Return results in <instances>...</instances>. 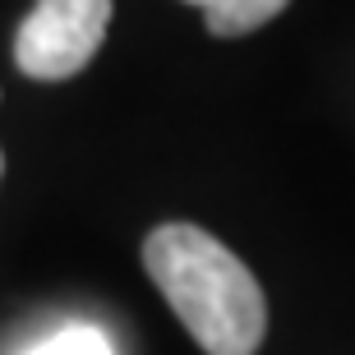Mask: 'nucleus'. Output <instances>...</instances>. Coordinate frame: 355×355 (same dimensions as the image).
<instances>
[{"label":"nucleus","mask_w":355,"mask_h":355,"mask_svg":"<svg viewBox=\"0 0 355 355\" xmlns=\"http://www.w3.org/2000/svg\"><path fill=\"white\" fill-rule=\"evenodd\" d=\"M144 268L208 355L259 351L268 332L263 286L217 236L189 222H166L144 240Z\"/></svg>","instance_id":"f257e3e1"},{"label":"nucleus","mask_w":355,"mask_h":355,"mask_svg":"<svg viewBox=\"0 0 355 355\" xmlns=\"http://www.w3.org/2000/svg\"><path fill=\"white\" fill-rule=\"evenodd\" d=\"M106 28L111 0H37L14 33V60L37 83L74 79L102 51Z\"/></svg>","instance_id":"f03ea898"},{"label":"nucleus","mask_w":355,"mask_h":355,"mask_svg":"<svg viewBox=\"0 0 355 355\" xmlns=\"http://www.w3.org/2000/svg\"><path fill=\"white\" fill-rule=\"evenodd\" d=\"M208 14V28L217 37H245L254 28H263L268 19L286 10L291 0H189Z\"/></svg>","instance_id":"7ed1b4c3"},{"label":"nucleus","mask_w":355,"mask_h":355,"mask_svg":"<svg viewBox=\"0 0 355 355\" xmlns=\"http://www.w3.org/2000/svg\"><path fill=\"white\" fill-rule=\"evenodd\" d=\"M24 355H116V351H111V342H106L102 328H92V323H69V328L42 337L37 346H28Z\"/></svg>","instance_id":"20e7f679"},{"label":"nucleus","mask_w":355,"mask_h":355,"mask_svg":"<svg viewBox=\"0 0 355 355\" xmlns=\"http://www.w3.org/2000/svg\"><path fill=\"white\" fill-rule=\"evenodd\" d=\"M0 166H5V157H0Z\"/></svg>","instance_id":"39448f33"}]
</instances>
